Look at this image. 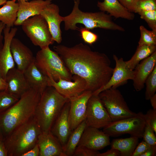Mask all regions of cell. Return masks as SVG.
Segmentation results:
<instances>
[{"label":"cell","mask_w":156,"mask_h":156,"mask_svg":"<svg viewBox=\"0 0 156 156\" xmlns=\"http://www.w3.org/2000/svg\"><path fill=\"white\" fill-rule=\"evenodd\" d=\"M40 149L37 143L34 147L24 153L22 156H39Z\"/></svg>","instance_id":"cell-40"},{"label":"cell","mask_w":156,"mask_h":156,"mask_svg":"<svg viewBox=\"0 0 156 156\" xmlns=\"http://www.w3.org/2000/svg\"><path fill=\"white\" fill-rule=\"evenodd\" d=\"M142 138L144 141L150 145H156V135L152 128L146 123Z\"/></svg>","instance_id":"cell-35"},{"label":"cell","mask_w":156,"mask_h":156,"mask_svg":"<svg viewBox=\"0 0 156 156\" xmlns=\"http://www.w3.org/2000/svg\"><path fill=\"white\" fill-rule=\"evenodd\" d=\"M53 49L72 75L79 76L85 80L87 90L93 93L110 80L114 68L105 53L93 51L82 43L70 47L57 45Z\"/></svg>","instance_id":"cell-1"},{"label":"cell","mask_w":156,"mask_h":156,"mask_svg":"<svg viewBox=\"0 0 156 156\" xmlns=\"http://www.w3.org/2000/svg\"><path fill=\"white\" fill-rule=\"evenodd\" d=\"M120 3L130 12L134 13L136 5L140 0H118Z\"/></svg>","instance_id":"cell-39"},{"label":"cell","mask_w":156,"mask_h":156,"mask_svg":"<svg viewBox=\"0 0 156 156\" xmlns=\"http://www.w3.org/2000/svg\"><path fill=\"white\" fill-rule=\"evenodd\" d=\"M92 92L86 90L69 99V120L72 131L86 119L87 103Z\"/></svg>","instance_id":"cell-11"},{"label":"cell","mask_w":156,"mask_h":156,"mask_svg":"<svg viewBox=\"0 0 156 156\" xmlns=\"http://www.w3.org/2000/svg\"><path fill=\"white\" fill-rule=\"evenodd\" d=\"M42 132L34 116L15 129L3 139L8 156H22L37 143Z\"/></svg>","instance_id":"cell-4"},{"label":"cell","mask_w":156,"mask_h":156,"mask_svg":"<svg viewBox=\"0 0 156 156\" xmlns=\"http://www.w3.org/2000/svg\"><path fill=\"white\" fill-rule=\"evenodd\" d=\"M153 30L156 31V10L141 11L138 13Z\"/></svg>","instance_id":"cell-32"},{"label":"cell","mask_w":156,"mask_h":156,"mask_svg":"<svg viewBox=\"0 0 156 156\" xmlns=\"http://www.w3.org/2000/svg\"><path fill=\"white\" fill-rule=\"evenodd\" d=\"M41 94L31 88L12 106L0 113V126L3 138L34 116Z\"/></svg>","instance_id":"cell-2"},{"label":"cell","mask_w":156,"mask_h":156,"mask_svg":"<svg viewBox=\"0 0 156 156\" xmlns=\"http://www.w3.org/2000/svg\"><path fill=\"white\" fill-rule=\"evenodd\" d=\"M151 103L153 109H156V94L151 96L150 99Z\"/></svg>","instance_id":"cell-46"},{"label":"cell","mask_w":156,"mask_h":156,"mask_svg":"<svg viewBox=\"0 0 156 156\" xmlns=\"http://www.w3.org/2000/svg\"><path fill=\"white\" fill-rule=\"evenodd\" d=\"M10 48L17 68L23 72L34 61L32 52L19 39L14 37L12 40Z\"/></svg>","instance_id":"cell-21"},{"label":"cell","mask_w":156,"mask_h":156,"mask_svg":"<svg viewBox=\"0 0 156 156\" xmlns=\"http://www.w3.org/2000/svg\"><path fill=\"white\" fill-rule=\"evenodd\" d=\"M5 80L7 84L5 90L18 99L31 88L23 72L15 67L8 71Z\"/></svg>","instance_id":"cell-16"},{"label":"cell","mask_w":156,"mask_h":156,"mask_svg":"<svg viewBox=\"0 0 156 156\" xmlns=\"http://www.w3.org/2000/svg\"><path fill=\"white\" fill-rule=\"evenodd\" d=\"M156 10V0H140L136 6L134 13Z\"/></svg>","instance_id":"cell-34"},{"label":"cell","mask_w":156,"mask_h":156,"mask_svg":"<svg viewBox=\"0 0 156 156\" xmlns=\"http://www.w3.org/2000/svg\"><path fill=\"white\" fill-rule=\"evenodd\" d=\"M23 73L31 88L36 90L42 93L49 86L48 77L40 70L34 61L25 70Z\"/></svg>","instance_id":"cell-23"},{"label":"cell","mask_w":156,"mask_h":156,"mask_svg":"<svg viewBox=\"0 0 156 156\" xmlns=\"http://www.w3.org/2000/svg\"><path fill=\"white\" fill-rule=\"evenodd\" d=\"M5 27V25L2 22L0 21V50L2 48L3 45L2 42L3 37L2 34Z\"/></svg>","instance_id":"cell-44"},{"label":"cell","mask_w":156,"mask_h":156,"mask_svg":"<svg viewBox=\"0 0 156 156\" xmlns=\"http://www.w3.org/2000/svg\"><path fill=\"white\" fill-rule=\"evenodd\" d=\"M48 81L49 86L53 87L59 93L69 99L87 90L85 80L76 75H73L72 81L60 79L56 81L48 77Z\"/></svg>","instance_id":"cell-12"},{"label":"cell","mask_w":156,"mask_h":156,"mask_svg":"<svg viewBox=\"0 0 156 156\" xmlns=\"http://www.w3.org/2000/svg\"><path fill=\"white\" fill-rule=\"evenodd\" d=\"M110 143L109 136L107 134L99 129L87 126L82 134L78 146L98 151L110 145Z\"/></svg>","instance_id":"cell-15"},{"label":"cell","mask_w":156,"mask_h":156,"mask_svg":"<svg viewBox=\"0 0 156 156\" xmlns=\"http://www.w3.org/2000/svg\"><path fill=\"white\" fill-rule=\"evenodd\" d=\"M3 137L2 132L0 126V139H3Z\"/></svg>","instance_id":"cell-48"},{"label":"cell","mask_w":156,"mask_h":156,"mask_svg":"<svg viewBox=\"0 0 156 156\" xmlns=\"http://www.w3.org/2000/svg\"><path fill=\"white\" fill-rule=\"evenodd\" d=\"M87 127L85 119L71 131L66 144L63 146V151L66 156H73Z\"/></svg>","instance_id":"cell-27"},{"label":"cell","mask_w":156,"mask_h":156,"mask_svg":"<svg viewBox=\"0 0 156 156\" xmlns=\"http://www.w3.org/2000/svg\"><path fill=\"white\" fill-rule=\"evenodd\" d=\"M18 30L16 27L11 28L5 26L4 29V43L0 50V74L5 79L8 71L15 67V62L11 53L12 40Z\"/></svg>","instance_id":"cell-14"},{"label":"cell","mask_w":156,"mask_h":156,"mask_svg":"<svg viewBox=\"0 0 156 156\" xmlns=\"http://www.w3.org/2000/svg\"><path fill=\"white\" fill-rule=\"evenodd\" d=\"M35 62L40 70L45 75L58 81L62 79L73 80V75L67 68L63 60L55 51L49 47L41 49L35 57Z\"/></svg>","instance_id":"cell-6"},{"label":"cell","mask_w":156,"mask_h":156,"mask_svg":"<svg viewBox=\"0 0 156 156\" xmlns=\"http://www.w3.org/2000/svg\"><path fill=\"white\" fill-rule=\"evenodd\" d=\"M77 30L80 32V36L85 43L89 45H92L98 40V36L95 33L91 31L89 29L81 27H78Z\"/></svg>","instance_id":"cell-33"},{"label":"cell","mask_w":156,"mask_h":156,"mask_svg":"<svg viewBox=\"0 0 156 156\" xmlns=\"http://www.w3.org/2000/svg\"><path fill=\"white\" fill-rule=\"evenodd\" d=\"M156 51V45H138L136 51L131 58L125 61L127 67L133 70L140 62Z\"/></svg>","instance_id":"cell-28"},{"label":"cell","mask_w":156,"mask_h":156,"mask_svg":"<svg viewBox=\"0 0 156 156\" xmlns=\"http://www.w3.org/2000/svg\"><path fill=\"white\" fill-rule=\"evenodd\" d=\"M16 1H8L0 8V21L10 28L14 25L17 18L19 5Z\"/></svg>","instance_id":"cell-25"},{"label":"cell","mask_w":156,"mask_h":156,"mask_svg":"<svg viewBox=\"0 0 156 156\" xmlns=\"http://www.w3.org/2000/svg\"><path fill=\"white\" fill-rule=\"evenodd\" d=\"M86 123L88 127L103 128L112 122L98 95L92 94L87 106Z\"/></svg>","instance_id":"cell-10"},{"label":"cell","mask_w":156,"mask_h":156,"mask_svg":"<svg viewBox=\"0 0 156 156\" xmlns=\"http://www.w3.org/2000/svg\"><path fill=\"white\" fill-rule=\"evenodd\" d=\"M156 145L151 146L141 156H154L156 155Z\"/></svg>","instance_id":"cell-42"},{"label":"cell","mask_w":156,"mask_h":156,"mask_svg":"<svg viewBox=\"0 0 156 156\" xmlns=\"http://www.w3.org/2000/svg\"><path fill=\"white\" fill-rule=\"evenodd\" d=\"M21 25L32 43L41 49L49 47L54 43L47 23L40 14L27 19Z\"/></svg>","instance_id":"cell-8"},{"label":"cell","mask_w":156,"mask_h":156,"mask_svg":"<svg viewBox=\"0 0 156 156\" xmlns=\"http://www.w3.org/2000/svg\"><path fill=\"white\" fill-rule=\"evenodd\" d=\"M18 0H18H21V1H27V0Z\"/></svg>","instance_id":"cell-49"},{"label":"cell","mask_w":156,"mask_h":156,"mask_svg":"<svg viewBox=\"0 0 156 156\" xmlns=\"http://www.w3.org/2000/svg\"><path fill=\"white\" fill-rule=\"evenodd\" d=\"M69 100L52 86H48L41 93L34 116L42 132L51 131L63 107Z\"/></svg>","instance_id":"cell-5"},{"label":"cell","mask_w":156,"mask_h":156,"mask_svg":"<svg viewBox=\"0 0 156 156\" xmlns=\"http://www.w3.org/2000/svg\"><path fill=\"white\" fill-rule=\"evenodd\" d=\"M144 116L146 123L148 125L156 134V109H150Z\"/></svg>","instance_id":"cell-37"},{"label":"cell","mask_w":156,"mask_h":156,"mask_svg":"<svg viewBox=\"0 0 156 156\" xmlns=\"http://www.w3.org/2000/svg\"><path fill=\"white\" fill-rule=\"evenodd\" d=\"M69 100L66 103L55 121L51 132L59 140L62 146L66 144L72 131L69 120Z\"/></svg>","instance_id":"cell-18"},{"label":"cell","mask_w":156,"mask_h":156,"mask_svg":"<svg viewBox=\"0 0 156 156\" xmlns=\"http://www.w3.org/2000/svg\"><path fill=\"white\" fill-rule=\"evenodd\" d=\"M151 146L143 141L137 146L132 156H141Z\"/></svg>","instance_id":"cell-38"},{"label":"cell","mask_w":156,"mask_h":156,"mask_svg":"<svg viewBox=\"0 0 156 156\" xmlns=\"http://www.w3.org/2000/svg\"><path fill=\"white\" fill-rule=\"evenodd\" d=\"M98 156H120V154L117 149L111 148L105 152L100 153Z\"/></svg>","instance_id":"cell-41"},{"label":"cell","mask_w":156,"mask_h":156,"mask_svg":"<svg viewBox=\"0 0 156 156\" xmlns=\"http://www.w3.org/2000/svg\"><path fill=\"white\" fill-rule=\"evenodd\" d=\"M146 125L144 114L140 112L135 115L112 121L103 128V131L109 137H117L125 134L142 138Z\"/></svg>","instance_id":"cell-9"},{"label":"cell","mask_w":156,"mask_h":156,"mask_svg":"<svg viewBox=\"0 0 156 156\" xmlns=\"http://www.w3.org/2000/svg\"><path fill=\"white\" fill-rule=\"evenodd\" d=\"M99 152L85 146H78L73 156H98Z\"/></svg>","instance_id":"cell-36"},{"label":"cell","mask_w":156,"mask_h":156,"mask_svg":"<svg viewBox=\"0 0 156 156\" xmlns=\"http://www.w3.org/2000/svg\"><path fill=\"white\" fill-rule=\"evenodd\" d=\"M18 3L17 18L14 23L15 26L21 25L27 19L40 14L45 7L52 3V0H33L29 2L18 0Z\"/></svg>","instance_id":"cell-19"},{"label":"cell","mask_w":156,"mask_h":156,"mask_svg":"<svg viewBox=\"0 0 156 156\" xmlns=\"http://www.w3.org/2000/svg\"><path fill=\"white\" fill-rule=\"evenodd\" d=\"M37 144L39 156H66L60 142L51 131L42 132L38 136Z\"/></svg>","instance_id":"cell-20"},{"label":"cell","mask_w":156,"mask_h":156,"mask_svg":"<svg viewBox=\"0 0 156 156\" xmlns=\"http://www.w3.org/2000/svg\"><path fill=\"white\" fill-rule=\"evenodd\" d=\"M0 156H8L3 139H0Z\"/></svg>","instance_id":"cell-43"},{"label":"cell","mask_w":156,"mask_h":156,"mask_svg":"<svg viewBox=\"0 0 156 156\" xmlns=\"http://www.w3.org/2000/svg\"><path fill=\"white\" fill-rule=\"evenodd\" d=\"M59 12L58 6L51 3L45 7L40 14L46 21L53 40L58 44L62 41L60 24L63 21V16H60Z\"/></svg>","instance_id":"cell-17"},{"label":"cell","mask_w":156,"mask_h":156,"mask_svg":"<svg viewBox=\"0 0 156 156\" xmlns=\"http://www.w3.org/2000/svg\"><path fill=\"white\" fill-rule=\"evenodd\" d=\"M7 87V84L5 79H3L0 74V90H5Z\"/></svg>","instance_id":"cell-45"},{"label":"cell","mask_w":156,"mask_h":156,"mask_svg":"<svg viewBox=\"0 0 156 156\" xmlns=\"http://www.w3.org/2000/svg\"><path fill=\"white\" fill-rule=\"evenodd\" d=\"M156 66V51L142 60L134 69L133 80L134 88L137 91L144 87L145 81Z\"/></svg>","instance_id":"cell-22"},{"label":"cell","mask_w":156,"mask_h":156,"mask_svg":"<svg viewBox=\"0 0 156 156\" xmlns=\"http://www.w3.org/2000/svg\"><path fill=\"white\" fill-rule=\"evenodd\" d=\"M139 138L134 136L113 140L110 143L111 148L117 149L120 156H132L138 142Z\"/></svg>","instance_id":"cell-26"},{"label":"cell","mask_w":156,"mask_h":156,"mask_svg":"<svg viewBox=\"0 0 156 156\" xmlns=\"http://www.w3.org/2000/svg\"><path fill=\"white\" fill-rule=\"evenodd\" d=\"M139 29L140 37L138 45H156V31H149L143 25Z\"/></svg>","instance_id":"cell-29"},{"label":"cell","mask_w":156,"mask_h":156,"mask_svg":"<svg viewBox=\"0 0 156 156\" xmlns=\"http://www.w3.org/2000/svg\"><path fill=\"white\" fill-rule=\"evenodd\" d=\"M145 84L146 85L145 99L149 100L155 93L156 91V66L147 78Z\"/></svg>","instance_id":"cell-30"},{"label":"cell","mask_w":156,"mask_h":156,"mask_svg":"<svg viewBox=\"0 0 156 156\" xmlns=\"http://www.w3.org/2000/svg\"><path fill=\"white\" fill-rule=\"evenodd\" d=\"M97 6L101 11L107 12L111 16L116 18H122L132 20L135 18L134 14L129 11L118 0H104L103 2L98 1Z\"/></svg>","instance_id":"cell-24"},{"label":"cell","mask_w":156,"mask_h":156,"mask_svg":"<svg viewBox=\"0 0 156 156\" xmlns=\"http://www.w3.org/2000/svg\"><path fill=\"white\" fill-rule=\"evenodd\" d=\"M19 99L5 90H0V113L9 108Z\"/></svg>","instance_id":"cell-31"},{"label":"cell","mask_w":156,"mask_h":156,"mask_svg":"<svg viewBox=\"0 0 156 156\" xmlns=\"http://www.w3.org/2000/svg\"><path fill=\"white\" fill-rule=\"evenodd\" d=\"M74 5L71 12L69 15L63 17L64 29L76 30L78 27L77 24L83 25L90 30L95 28L124 31L125 29L114 22L112 16L105 12H85L79 8L80 0H73Z\"/></svg>","instance_id":"cell-3"},{"label":"cell","mask_w":156,"mask_h":156,"mask_svg":"<svg viewBox=\"0 0 156 156\" xmlns=\"http://www.w3.org/2000/svg\"><path fill=\"white\" fill-rule=\"evenodd\" d=\"M113 58L115 62L116 65L110 80L103 87L92 93L93 94L98 95L101 92L111 88H117L128 80H133L134 70L127 67L123 58H119L115 55H113Z\"/></svg>","instance_id":"cell-13"},{"label":"cell","mask_w":156,"mask_h":156,"mask_svg":"<svg viewBox=\"0 0 156 156\" xmlns=\"http://www.w3.org/2000/svg\"><path fill=\"white\" fill-rule=\"evenodd\" d=\"M98 95L112 121L132 116L137 114L130 110L121 92L116 88L105 90Z\"/></svg>","instance_id":"cell-7"},{"label":"cell","mask_w":156,"mask_h":156,"mask_svg":"<svg viewBox=\"0 0 156 156\" xmlns=\"http://www.w3.org/2000/svg\"><path fill=\"white\" fill-rule=\"evenodd\" d=\"M7 1V0H0V6L4 4Z\"/></svg>","instance_id":"cell-47"}]
</instances>
